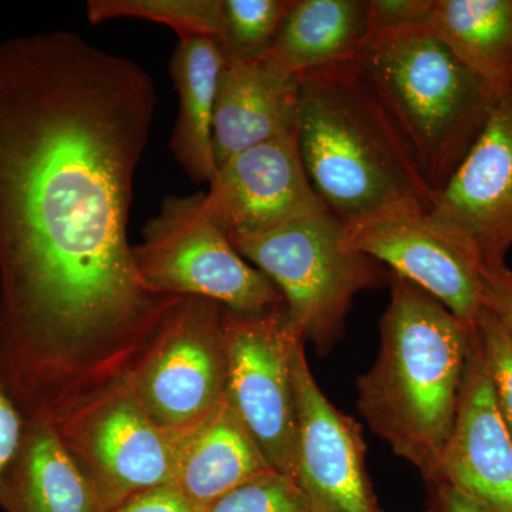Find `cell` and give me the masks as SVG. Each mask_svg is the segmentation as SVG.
I'll list each match as a JSON object with an SVG mask.
<instances>
[{
  "instance_id": "cell-18",
  "label": "cell",
  "mask_w": 512,
  "mask_h": 512,
  "mask_svg": "<svg viewBox=\"0 0 512 512\" xmlns=\"http://www.w3.org/2000/svg\"><path fill=\"white\" fill-rule=\"evenodd\" d=\"M224 64L218 43L204 36L180 37L170 63L180 101L170 147L178 164L197 184H210L217 173L212 130Z\"/></svg>"
},
{
  "instance_id": "cell-6",
  "label": "cell",
  "mask_w": 512,
  "mask_h": 512,
  "mask_svg": "<svg viewBox=\"0 0 512 512\" xmlns=\"http://www.w3.org/2000/svg\"><path fill=\"white\" fill-rule=\"evenodd\" d=\"M134 258L144 281L158 292L210 299L241 313L285 305L278 288L229 241L205 192L164 198L144 227Z\"/></svg>"
},
{
  "instance_id": "cell-17",
  "label": "cell",
  "mask_w": 512,
  "mask_h": 512,
  "mask_svg": "<svg viewBox=\"0 0 512 512\" xmlns=\"http://www.w3.org/2000/svg\"><path fill=\"white\" fill-rule=\"evenodd\" d=\"M0 505L8 512H106L56 431L29 420L0 485Z\"/></svg>"
},
{
  "instance_id": "cell-13",
  "label": "cell",
  "mask_w": 512,
  "mask_h": 512,
  "mask_svg": "<svg viewBox=\"0 0 512 512\" xmlns=\"http://www.w3.org/2000/svg\"><path fill=\"white\" fill-rule=\"evenodd\" d=\"M429 212L466 238L485 265L505 262L512 247V89L495 101Z\"/></svg>"
},
{
  "instance_id": "cell-25",
  "label": "cell",
  "mask_w": 512,
  "mask_h": 512,
  "mask_svg": "<svg viewBox=\"0 0 512 512\" xmlns=\"http://www.w3.org/2000/svg\"><path fill=\"white\" fill-rule=\"evenodd\" d=\"M369 35L427 29L434 0H366Z\"/></svg>"
},
{
  "instance_id": "cell-28",
  "label": "cell",
  "mask_w": 512,
  "mask_h": 512,
  "mask_svg": "<svg viewBox=\"0 0 512 512\" xmlns=\"http://www.w3.org/2000/svg\"><path fill=\"white\" fill-rule=\"evenodd\" d=\"M110 512H200L174 484L136 495Z\"/></svg>"
},
{
  "instance_id": "cell-20",
  "label": "cell",
  "mask_w": 512,
  "mask_h": 512,
  "mask_svg": "<svg viewBox=\"0 0 512 512\" xmlns=\"http://www.w3.org/2000/svg\"><path fill=\"white\" fill-rule=\"evenodd\" d=\"M427 30L495 94L512 89V0H434Z\"/></svg>"
},
{
  "instance_id": "cell-16",
  "label": "cell",
  "mask_w": 512,
  "mask_h": 512,
  "mask_svg": "<svg viewBox=\"0 0 512 512\" xmlns=\"http://www.w3.org/2000/svg\"><path fill=\"white\" fill-rule=\"evenodd\" d=\"M173 437V484L200 512L245 481L274 470L229 397L197 426Z\"/></svg>"
},
{
  "instance_id": "cell-14",
  "label": "cell",
  "mask_w": 512,
  "mask_h": 512,
  "mask_svg": "<svg viewBox=\"0 0 512 512\" xmlns=\"http://www.w3.org/2000/svg\"><path fill=\"white\" fill-rule=\"evenodd\" d=\"M437 478L494 512H512V437L495 402L474 326L456 421L431 480Z\"/></svg>"
},
{
  "instance_id": "cell-2",
  "label": "cell",
  "mask_w": 512,
  "mask_h": 512,
  "mask_svg": "<svg viewBox=\"0 0 512 512\" xmlns=\"http://www.w3.org/2000/svg\"><path fill=\"white\" fill-rule=\"evenodd\" d=\"M298 82L303 167L330 214L356 225L431 210L434 192L356 60Z\"/></svg>"
},
{
  "instance_id": "cell-24",
  "label": "cell",
  "mask_w": 512,
  "mask_h": 512,
  "mask_svg": "<svg viewBox=\"0 0 512 512\" xmlns=\"http://www.w3.org/2000/svg\"><path fill=\"white\" fill-rule=\"evenodd\" d=\"M474 333L498 410L512 437V340L487 309L474 323Z\"/></svg>"
},
{
  "instance_id": "cell-21",
  "label": "cell",
  "mask_w": 512,
  "mask_h": 512,
  "mask_svg": "<svg viewBox=\"0 0 512 512\" xmlns=\"http://www.w3.org/2000/svg\"><path fill=\"white\" fill-rule=\"evenodd\" d=\"M87 18L92 23L150 20L170 26L178 37L204 36L218 43L224 33V0H90Z\"/></svg>"
},
{
  "instance_id": "cell-19",
  "label": "cell",
  "mask_w": 512,
  "mask_h": 512,
  "mask_svg": "<svg viewBox=\"0 0 512 512\" xmlns=\"http://www.w3.org/2000/svg\"><path fill=\"white\" fill-rule=\"evenodd\" d=\"M369 37L366 0H295L265 57L299 77L355 62Z\"/></svg>"
},
{
  "instance_id": "cell-8",
  "label": "cell",
  "mask_w": 512,
  "mask_h": 512,
  "mask_svg": "<svg viewBox=\"0 0 512 512\" xmlns=\"http://www.w3.org/2000/svg\"><path fill=\"white\" fill-rule=\"evenodd\" d=\"M52 429L106 512L174 483V437L150 419L127 380L80 404Z\"/></svg>"
},
{
  "instance_id": "cell-4",
  "label": "cell",
  "mask_w": 512,
  "mask_h": 512,
  "mask_svg": "<svg viewBox=\"0 0 512 512\" xmlns=\"http://www.w3.org/2000/svg\"><path fill=\"white\" fill-rule=\"evenodd\" d=\"M356 63L402 131L436 195L477 140L501 96L427 29L369 35Z\"/></svg>"
},
{
  "instance_id": "cell-26",
  "label": "cell",
  "mask_w": 512,
  "mask_h": 512,
  "mask_svg": "<svg viewBox=\"0 0 512 512\" xmlns=\"http://www.w3.org/2000/svg\"><path fill=\"white\" fill-rule=\"evenodd\" d=\"M28 419L0 380V485L18 454Z\"/></svg>"
},
{
  "instance_id": "cell-9",
  "label": "cell",
  "mask_w": 512,
  "mask_h": 512,
  "mask_svg": "<svg viewBox=\"0 0 512 512\" xmlns=\"http://www.w3.org/2000/svg\"><path fill=\"white\" fill-rule=\"evenodd\" d=\"M222 326L229 400L269 466L295 481L298 416L293 362L305 339L293 328L285 305L264 313L224 308Z\"/></svg>"
},
{
  "instance_id": "cell-23",
  "label": "cell",
  "mask_w": 512,
  "mask_h": 512,
  "mask_svg": "<svg viewBox=\"0 0 512 512\" xmlns=\"http://www.w3.org/2000/svg\"><path fill=\"white\" fill-rule=\"evenodd\" d=\"M204 512H315L291 477L276 470L245 481Z\"/></svg>"
},
{
  "instance_id": "cell-5",
  "label": "cell",
  "mask_w": 512,
  "mask_h": 512,
  "mask_svg": "<svg viewBox=\"0 0 512 512\" xmlns=\"http://www.w3.org/2000/svg\"><path fill=\"white\" fill-rule=\"evenodd\" d=\"M229 241L278 288L293 328L320 355L345 335L357 293L387 284L383 265L350 247L329 211Z\"/></svg>"
},
{
  "instance_id": "cell-15",
  "label": "cell",
  "mask_w": 512,
  "mask_h": 512,
  "mask_svg": "<svg viewBox=\"0 0 512 512\" xmlns=\"http://www.w3.org/2000/svg\"><path fill=\"white\" fill-rule=\"evenodd\" d=\"M298 117V77L266 57L225 63L212 130L217 170L248 148L298 130Z\"/></svg>"
},
{
  "instance_id": "cell-10",
  "label": "cell",
  "mask_w": 512,
  "mask_h": 512,
  "mask_svg": "<svg viewBox=\"0 0 512 512\" xmlns=\"http://www.w3.org/2000/svg\"><path fill=\"white\" fill-rule=\"evenodd\" d=\"M350 247L413 282L474 326L484 309L485 262L477 249L430 212L345 225Z\"/></svg>"
},
{
  "instance_id": "cell-22",
  "label": "cell",
  "mask_w": 512,
  "mask_h": 512,
  "mask_svg": "<svg viewBox=\"0 0 512 512\" xmlns=\"http://www.w3.org/2000/svg\"><path fill=\"white\" fill-rule=\"evenodd\" d=\"M295 0H224V33L218 46L225 63L262 59Z\"/></svg>"
},
{
  "instance_id": "cell-29",
  "label": "cell",
  "mask_w": 512,
  "mask_h": 512,
  "mask_svg": "<svg viewBox=\"0 0 512 512\" xmlns=\"http://www.w3.org/2000/svg\"><path fill=\"white\" fill-rule=\"evenodd\" d=\"M429 484V511L427 512H494L446 480H431Z\"/></svg>"
},
{
  "instance_id": "cell-1",
  "label": "cell",
  "mask_w": 512,
  "mask_h": 512,
  "mask_svg": "<svg viewBox=\"0 0 512 512\" xmlns=\"http://www.w3.org/2000/svg\"><path fill=\"white\" fill-rule=\"evenodd\" d=\"M156 104L140 64L77 33L0 47V380L28 420L126 380L185 298L128 241Z\"/></svg>"
},
{
  "instance_id": "cell-27",
  "label": "cell",
  "mask_w": 512,
  "mask_h": 512,
  "mask_svg": "<svg viewBox=\"0 0 512 512\" xmlns=\"http://www.w3.org/2000/svg\"><path fill=\"white\" fill-rule=\"evenodd\" d=\"M483 305L512 340V271L505 262L485 266Z\"/></svg>"
},
{
  "instance_id": "cell-3",
  "label": "cell",
  "mask_w": 512,
  "mask_h": 512,
  "mask_svg": "<svg viewBox=\"0 0 512 512\" xmlns=\"http://www.w3.org/2000/svg\"><path fill=\"white\" fill-rule=\"evenodd\" d=\"M386 285L379 355L357 380V407L373 433L429 481L456 421L473 326L392 271Z\"/></svg>"
},
{
  "instance_id": "cell-7",
  "label": "cell",
  "mask_w": 512,
  "mask_h": 512,
  "mask_svg": "<svg viewBox=\"0 0 512 512\" xmlns=\"http://www.w3.org/2000/svg\"><path fill=\"white\" fill-rule=\"evenodd\" d=\"M224 306L185 296L127 376L150 419L171 436L197 426L228 397Z\"/></svg>"
},
{
  "instance_id": "cell-11",
  "label": "cell",
  "mask_w": 512,
  "mask_h": 512,
  "mask_svg": "<svg viewBox=\"0 0 512 512\" xmlns=\"http://www.w3.org/2000/svg\"><path fill=\"white\" fill-rule=\"evenodd\" d=\"M306 343L295 353V483L315 512H383L366 468L362 427L340 412L316 383L306 359Z\"/></svg>"
},
{
  "instance_id": "cell-12",
  "label": "cell",
  "mask_w": 512,
  "mask_h": 512,
  "mask_svg": "<svg viewBox=\"0 0 512 512\" xmlns=\"http://www.w3.org/2000/svg\"><path fill=\"white\" fill-rule=\"evenodd\" d=\"M205 195L229 239L328 211L303 167L298 130L229 158L218 167Z\"/></svg>"
}]
</instances>
